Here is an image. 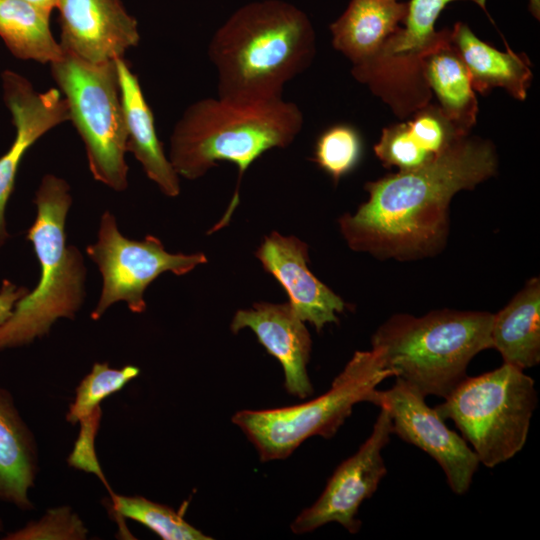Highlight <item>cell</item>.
I'll return each instance as SVG.
<instances>
[{
    "mask_svg": "<svg viewBox=\"0 0 540 540\" xmlns=\"http://www.w3.org/2000/svg\"><path fill=\"white\" fill-rule=\"evenodd\" d=\"M497 168L493 144L466 135L428 164L367 182L368 200L339 218L340 231L351 249L381 259L437 254L448 238L452 197Z\"/></svg>",
    "mask_w": 540,
    "mask_h": 540,
    "instance_id": "obj_1",
    "label": "cell"
},
{
    "mask_svg": "<svg viewBox=\"0 0 540 540\" xmlns=\"http://www.w3.org/2000/svg\"><path fill=\"white\" fill-rule=\"evenodd\" d=\"M315 33L308 16L282 0L248 3L212 36L208 55L218 97L243 103L282 98L285 84L311 63Z\"/></svg>",
    "mask_w": 540,
    "mask_h": 540,
    "instance_id": "obj_2",
    "label": "cell"
},
{
    "mask_svg": "<svg viewBox=\"0 0 540 540\" xmlns=\"http://www.w3.org/2000/svg\"><path fill=\"white\" fill-rule=\"evenodd\" d=\"M303 124L301 109L283 98L261 103L204 98L184 111L173 128L168 157L178 176L198 179L219 161L231 162L238 169L234 196L213 231L228 224L250 165L268 150L289 146Z\"/></svg>",
    "mask_w": 540,
    "mask_h": 540,
    "instance_id": "obj_3",
    "label": "cell"
},
{
    "mask_svg": "<svg viewBox=\"0 0 540 540\" xmlns=\"http://www.w3.org/2000/svg\"><path fill=\"white\" fill-rule=\"evenodd\" d=\"M493 314L436 310L396 314L372 336L382 366L422 395L446 398L466 377L471 360L491 349Z\"/></svg>",
    "mask_w": 540,
    "mask_h": 540,
    "instance_id": "obj_4",
    "label": "cell"
},
{
    "mask_svg": "<svg viewBox=\"0 0 540 540\" xmlns=\"http://www.w3.org/2000/svg\"><path fill=\"white\" fill-rule=\"evenodd\" d=\"M36 218L27 230L40 264V278L0 327V350L46 336L59 318L74 319L85 298L86 267L77 247L66 244L65 223L72 204L69 184L43 177L34 198Z\"/></svg>",
    "mask_w": 540,
    "mask_h": 540,
    "instance_id": "obj_5",
    "label": "cell"
},
{
    "mask_svg": "<svg viewBox=\"0 0 540 540\" xmlns=\"http://www.w3.org/2000/svg\"><path fill=\"white\" fill-rule=\"evenodd\" d=\"M537 402L534 380L503 363L466 377L435 409L456 424L480 464L493 468L522 450Z\"/></svg>",
    "mask_w": 540,
    "mask_h": 540,
    "instance_id": "obj_6",
    "label": "cell"
},
{
    "mask_svg": "<svg viewBox=\"0 0 540 540\" xmlns=\"http://www.w3.org/2000/svg\"><path fill=\"white\" fill-rule=\"evenodd\" d=\"M389 377L376 351H357L319 397L294 406L240 410L232 422L255 446L262 462L286 459L310 437H333L353 407L371 402L377 386Z\"/></svg>",
    "mask_w": 540,
    "mask_h": 540,
    "instance_id": "obj_7",
    "label": "cell"
},
{
    "mask_svg": "<svg viewBox=\"0 0 540 540\" xmlns=\"http://www.w3.org/2000/svg\"><path fill=\"white\" fill-rule=\"evenodd\" d=\"M95 180L115 191L128 186L126 129L115 61L94 64L65 52L51 63Z\"/></svg>",
    "mask_w": 540,
    "mask_h": 540,
    "instance_id": "obj_8",
    "label": "cell"
},
{
    "mask_svg": "<svg viewBox=\"0 0 540 540\" xmlns=\"http://www.w3.org/2000/svg\"><path fill=\"white\" fill-rule=\"evenodd\" d=\"M457 0H410L402 23L369 59L353 65L352 75L390 105L399 116L430 103L423 76L425 58L449 41L451 29L435 30L442 10ZM483 6L482 0H474Z\"/></svg>",
    "mask_w": 540,
    "mask_h": 540,
    "instance_id": "obj_9",
    "label": "cell"
},
{
    "mask_svg": "<svg viewBox=\"0 0 540 540\" xmlns=\"http://www.w3.org/2000/svg\"><path fill=\"white\" fill-rule=\"evenodd\" d=\"M102 275L101 295L91 318L98 320L114 303L123 301L133 313L146 310L144 292L162 273L184 275L207 262L203 253H169L155 236L132 240L123 236L110 211L100 219L97 241L86 248Z\"/></svg>",
    "mask_w": 540,
    "mask_h": 540,
    "instance_id": "obj_10",
    "label": "cell"
},
{
    "mask_svg": "<svg viewBox=\"0 0 540 540\" xmlns=\"http://www.w3.org/2000/svg\"><path fill=\"white\" fill-rule=\"evenodd\" d=\"M371 403L384 407L393 433L432 457L442 468L450 489L465 494L480 464L464 438L450 430L435 408L419 391L396 378L387 390H376Z\"/></svg>",
    "mask_w": 540,
    "mask_h": 540,
    "instance_id": "obj_11",
    "label": "cell"
},
{
    "mask_svg": "<svg viewBox=\"0 0 540 540\" xmlns=\"http://www.w3.org/2000/svg\"><path fill=\"white\" fill-rule=\"evenodd\" d=\"M393 433L388 411L380 407L370 436L357 452L344 460L329 478L319 498L291 523L295 534H305L337 522L354 534L361 528L360 505L377 490L387 473L382 450Z\"/></svg>",
    "mask_w": 540,
    "mask_h": 540,
    "instance_id": "obj_12",
    "label": "cell"
},
{
    "mask_svg": "<svg viewBox=\"0 0 540 540\" xmlns=\"http://www.w3.org/2000/svg\"><path fill=\"white\" fill-rule=\"evenodd\" d=\"M1 79L3 100L16 135L9 150L0 157V248L9 238L5 209L24 154L49 130L69 121L68 105L59 89L37 92L27 78L11 70H5Z\"/></svg>",
    "mask_w": 540,
    "mask_h": 540,
    "instance_id": "obj_13",
    "label": "cell"
},
{
    "mask_svg": "<svg viewBox=\"0 0 540 540\" xmlns=\"http://www.w3.org/2000/svg\"><path fill=\"white\" fill-rule=\"evenodd\" d=\"M65 52L101 64L124 57L140 40L138 23L120 0H59Z\"/></svg>",
    "mask_w": 540,
    "mask_h": 540,
    "instance_id": "obj_14",
    "label": "cell"
},
{
    "mask_svg": "<svg viewBox=\"0 0 540 540\" xmlns=\"http://www.w3.org/2000/svg\"><path fill=\"white\" fill-rule=\"evenodd\" d=\"M255 256L285 289L288 302L302 321L310 322L316 331L338 322L337 314L345 310L346 304L310 271L304 242L273 231L263 239Z\"/></svg>",
    "mask_w": 540,
    "mask_h": 540,
    "instance_id": "obj_15",
    "label": "cell"
},
{
    "mask_svg": "<svg viewBox=\"0 0 540 540\" xmlns=\"http://www.w3.org/2000/svg\"><path fill=\"white\" fill-rule=\"evenodd\" d=\"M244 328L251 329L266 351L280 362L290 395L304 399L313 394L307 372L311 337L289 302H257L252 308L238 310L230 329L237 333Z\"/></svg>",
    "mask_w": 540,
    "mask_h": 540,
    "instance_id": "obj_16",
    "label": "cell"
},
{
    "mask_svg": "<svg viewBox=\"0 0 540 540\" xmlns=\"http://www.w3.org/2000/svg\"><path fill=\"white\" fill-rule=\"evenodd\" d=\"M126 129V149L140 162L147 177L168 197L180 193L179 176L158 138L154 115L138 77L122 58L115 60Z\"/></svg>",
    "mask_w": 540,
    "mask_h": 540,
    "instance_id": "obj_17",
    "label": "cell"
},
{
    "mask_svg": "<svg viewBox=\"0 0 540 540\" xmlns=\"http://www.w3.org/2000/svg\"><path fill=\"white\" fill-rule=\"evenodd\" d=\"M38 472L35 438L9 391L0 387V501L21 510L34 508L29 490Z\"/></svg>",
    "mask_w": 540,
    "mask_h": 540,
    "instance_id": "obj_18",
    "label": "cell"
},
{
    "mask_svg": "<svg viewBox=\"0 0 540 540\" xmlns=\"http://www.w3.org/2000/svg\"><path fill=\"white\" fill-rule=\"evenodd\" d=\"M451 42L465 64L474 90L485 94L504 88L517 100H524L532 79L528 57L508 46L502 52L480 40L464 23L451 29Z\"/></svg>",
    "mask_w": 540,
    "mask_h": 540,
    "instance_id": "obj_19",
    "label": "cell"
},
{
    "mask_svg": "<svg viewBox=\"0 0 540 540\" xmlns=\"http://www.w3.org/2000/svg\"><path fill=\"white\" fill-rule=\"evenodd\" d=\"M406 13L407 4L397 0H350L330 25L333 47L353 65L359 64L378 51Z\"/></svg>",
    "mask_w": 540,
    "mask_h": 540,
    "instance_id": "obj_20",
    "label": "cell"
},
{
    "mask_svg": "<svg viewBox=\"0 0 540 540\" xmlns=\"http://www.w3.org/2000/svg\"><path fill=\"white\" fill-rule=\"evenodd\" d=\"M491 344L504 363L525 370L540 361V280L532 278L497 314Z\"/></svg>",
    "mask_w": 540,
    "mask_h": 540,
    "instance_id": "obj_21",
    "label": "cell"
},
{
    "mask_svg": "<svg viewBox=\"0 0 540 540\" xmlns=\"http://www.w3.org/2000/svg\"><path fill=\"white\" fill-rule=\"evenodd\" d=\"M423 76L445 116L461 133L469 134L476 123L478 103L469 72L451 36L425 58Z\"/></svg>",
    "mask_w": 540,
    "mask_h": 540,
    "instance_id": "obj_22",
    "label": "cell"
},
{
    "mask_svg": "<svg viewBox=\"0 0 540 540\" xmlns=\"http://www.w3.org/2000/svg\"><path fill=\"white\" fill-rule=\"evenodd\" d=\"M49 19L50 15L23 0H0V37L18 59L51 64L64 57Z\"/></svg>",
    "mask_w": 540,
    "mask_h": 540,
    "instance_id": "obj_23",
    "label": "cell"
},
{
    "mask_svg": "<svg viewBox=\"0 0 540 540\" xmlns=\"http://www.w3.org/2000/svg\"><path fill=\"white\" fill-rule=\"evenodd\" d=\"M111 504L117 515L141 523L164 540L212 539L186 522L182 515L171 507L143 496L112 494Z\"/></svg>",
    "mask_w": 540,
    "mask_h": 540,
    "instance_id": "obj_24",
    "label": "cell"
},
{
    "mask_svg": "<svg viewBox=\"0 0 540 540\" xmlns=\"http://www.w3.org/2000/svg\"><path fill=\"white\" fill-rule=\"evenodd\" d=\"M139 373L140 369L134 365L116 369L110 367L108 362H95L91 371L77 386L66 420L72 425L80 422L99 408L104 399L120 391Z\"/></svg>",
    "mask_w": 540,
    "mask_h": 540,
    "instance_id": "obj_25",
    "label": "cell"
},
{
    "mask_svg": "<svg viewBox=\"0 0 540 540\" xmlns=\"http://www.w3.org/2000/svg\"><path fill=\"white\" fill-rule=\"evenodd\" d=\"M361 154L362 140L359 132L351 125L336 124L318 137L313 160L338 182L357 166Z\"/></svg>",
    "mask_w": 540,
    "mask_h": 540,
    "instance_id": "obj_26",
    "label": "cell"
},
{
    "mask_svg": "<svg viewBox=\"0 0 540 540\" xmlns=\"http://www.w3.org/2000/svg\"><path fill=\"white\" fill-rule=\"evenodd\" d=\"M88 530L84 522L68 506L50 509L37 521L8 533L7 540H83Z\"/></svg>",
    "mask_w": 540,
    "mask_h": 540,
    "instance_id": "obj_27",
    "label": "cell"
},
{
    "mask_svg": "<svg viewBox=\"0 0 540 540\" xmlns=\"http://www.w3.org/2000/svg\"><path fill=\"white\" fill-rule=\"evenodd\" d=\"M374 152L385 167H397L399 171L413 170L433 161L419 148L407 122L383 129Z\"/></svg>",
    "mask_w": 540,
    "mask_h": 540,
    "instance_id": "obj_28",
    "label": "cell"
},
{
    "mask_svg": "<svg viewBox=\"0 0 540 540\" xmlns=\"http://www.w3.org/2000/svg\"><path fill=\"white\" fill-rule=\"evenodd\" d=\"M101 419V409L97 408L89 416L83 418L81 422V433L75 443L74 450L68 462L71 466L96 473L106 484L105 478L98 465L94 453V436L98 430Z\"/></svg>",
    "mask_w": 540,
    "mask_h": 540,
    "instance_id": "obj_29",
    "label": "cell"
},
{
    "mask_svg": "<svg viewBox=\"0 0 540 540\" xmlns=\"http://www.w3.org/2000/svg\"><path fill=\"white\" fill-rule=\"evenodd\" d=\"M28 289L3 280L0 289V327L10 318L16 303L27 294Z\"/></svg>",
    "mask_w": 540,
    "mask_h": 540,
    "instance_id": "obj_30",
    "label": "cell"
},
{
    "mask_svg": "<svg viewBox=\"0 0 540 540\" xmlns=\"http://www.w3.org/2000/svg\"><path fill=\"white\" fill-rule=\"evenodd\" d=\"M32 4L33 6L39 8L48 15L51 14L52 10L57 7L59 0H23Z\"/></svg>",
    "mask_w": 540,
    "mask_h": 540,
    "instance_id": "obj_31",
    "label": "cell"
},
{
    "mask_svg": "<svg viewBox=\"0 0 540 540\" xmlns=\"http://www.w3.org/2000/svg\"><path fill=\"white\" fill-rule=\"evenodd\" d=\"M3 530V521L0 519V532Z\"/></svg>",
    "mask_w": 540,
    "mask_h": 540,
    "instance_id": "obj_32",
    "label": "cell"
}]
</instances>
